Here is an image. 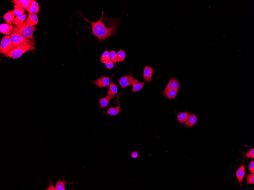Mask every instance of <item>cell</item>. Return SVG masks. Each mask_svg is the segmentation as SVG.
<instances>
[{"instance_id": "cell-1", "label": "cell", "mask_w": 254, "mask_h": 190, "mask_svg": "<svg viewBox=\"0 0 254 190\" xmlns=\"http://www.w3.org/2000/svg\"><path fill=\"white\" fill-rule=\"evenodd\" d=\"M103 14L104 12L102 11V16H101L100 19L96 22H91L88 21L82 15L86 22L91 24L92 25L91 34L94 35L100 42H103L108 38L115 34L117 32L118 29H119L122 22L120 19L118 18L109 19L107 17V22L109 25V27H107L105 24L102 22Z\"/></svg>"}, {"instance_id": "cell-2", "label": "cell", "mask_w": 254, "mask_h": 190, "mask_svg": "<svg viewBox=\"0 0 254 190\" xmlns=\"http://www.w3.org/2000/svg\"><path fill=\"white\" fill-rule=\"evenodd\" d=\"M35 26H32L28 23L27 20L20 24L15 26L13 34L20 35L28 39L34 40L35 37L33 35L35 31Z\"/></svg>"}, {"instance_id": "cell-3", "label": "cell", "mask_w": 254, "mask_h": 190, "mask_svg": "<svg viewBox=\"0 0 254 190\" xmlns=\"http://www.w3.org/2000/svg\"><path fill=\"white\" fill-rule=\"evenodd\" d=\"M36 50L35 46L30 45H22L15 48L4 56L6 57L13 59H18L20 58L25 53Z\"/></svg>"}, {"instance_id": "cell-4", "label": "cell", "mask_w": 254, "mask_h": 190, "mask_svg": "<svg viewBox=\"0 0 254 190\" xmlns=\"http://www.w3.org/2000/svg\"><path fill=\"white\" fill-rule=\"evenodd\" d=\"M15 48L10 35H5L2 38L0 45L1 54L5 55Z\"/></svg>"}, {"instance_id": "cell-5", "label": "cell", "mask_w": 254, "mask_h": 190, "mask_svg": "<svg viewBox=\"0 0 254 190\" xmlns=\"http://www.w3.org/2000/svg\"><path fill=\"white\" fill-rule=\"evenodd\" d=\"M10 36L16 47L24 45H30L33 46L35 45L34 40L26 39L22 36L13 33Z\"/></svg>"}, {"instance_id": "cell-6", "label": "cell", "mask_w": 254, "mask_h": 190, "mask_svg": "<svg viewBox=\"0 0 254 190\" xmlns=\"http://www.w3.org/2000/svg\"><path fill=\"white\" fill-rule=\"evenodd\" d=\"M134 80L133 76L131 73L127 75L123 76L117 81L120 86L123 89H125L132 85Z\"/></svg>"}, {"instance_id": "cell-7", "label": "cell", "mask_w": 254, "mask_h": 190, "mask_svg": "<svg viewBox=\"0 0 254 190\" xmlns=\"http://www.w3.org/2000/svg\"><path fill=\"white\" fill-rule=\"evenodd\" d=\"M91 82L100 89L105 88L110 84V77H103Z\"/></svg>"}, {"instance_id": "cell-8", "label": "cell", "mask_w": 254, "mask_h": 190, "mask_svg": "<svg viewBox=\"0 0 254 190\" xmlns=\"http://www.w3.org/2000/svg\"><path fill=\"white\" fill-rule=\"evenodd\" d=\"M154 71V69L150 66L147 65L145 66L144 69V73L143 74V76L145 81L149 82H152L153 73Z\"/></svg>"}, {"instance_id": "cell-9", "label": "cell", "mask_w": 254, "mask_h": 190, "mask_svg": "<svg viewBox=\"0 0 254 190\" xmlns=\"http://www.w3.org/2000/svg\"><path fill=\"white\" fill-rule=\"evenodd\" d=\"M29 14H37L40 12V9L39 4L34 0H31L30 2L26 9Z\"/></svg>"}, {"instance_id": "cell-10", "label": "cell", "mask_w": 254, "mask_h": 190, "mask_svg": "<svg viewBox=\"0 0 254 190\" xmlns=\"http://www.w3.org/2000/svg\"><path fill=\"white\" fill-rule=\"evenodd\" d=\"M118 96V98L116 100L118 103V105L117 106L115 107H110L106 112L105 114H106L111 115V116H117L118 115L121 111V107L120 105V102L119 101V97L120 96L121 94Z\"/></svg>"}, {"instance_id": "cell-11", "label": "cell", "mask_w": 254, "mask_h": 190, "mask_svg": "<svg viewBox=\"0 0 254 190\" xmlns=\"http://www.w3.org/2000/svg\"><path fill=\"white\" fill-rule=\"evenodd\" d=\"M14 28L12 24H1L0 25V32L6 35H10L13 32Z\"/></svg>"}, {"instance_id": "cell-12", "label": "cell", "mask_w": 254, "mask_h": 190, "mask_svg": "<svg viewBox=\"0 0 254 190\" xmlns=\"http://www.w3.org/2000/svg\"><path fill=\"white\" fill-rule=\"evenodd\" d=\"M180 85V82L178 80L171 76L165 89L179 90Z\"/></svg>"}, {"instance_id": "cell-13", "label": "cell", "mask_w": 254, "mask_h": 190, "mask_svg": "<svg viewBox=\"0 0 254 190\" xmlns=\"http://www.w3.org/2000/svg\"><path fill=\"white\" fill-rule=\"evenodd\" d=\"M179 90L175 89H164L163 91V96L170 100L175 99L177 97Z\"/></svg>"}, {"instance_id": "cell-14", "label": "cell", "mask_w": 254, "mask_h": 190, "mask_svg": "<svg viewBox=\"0 0 254 190\" xmlns=\"http://www.w3.org/2000/svg\"><path fill=\"white\" fill-rule=\"evenodd\" d=\"M197 117L195 114L191 113L190 116H189L188 119L184 125V126L187 127V128H191L193 127L197 121Z\"/></svg>"}, {"instance_id": "cell-15", "label": "cell", "mask_w": 254, "mask_h": 190, "mask_svg": "<svg viewBox=\"0 0 254 190\" xmlns=\"http://www.w3.org/2000/svg\"><path fill=\"white\" fill-rule=\"evenodd\" d=\"M145 82H139L138 80V79H134L133 82L132 88L131 92H137L140 91L143 88L145 85Z\"/></svg>"}, {"instance_id": "cell-16", "label": "cell", "mask_w": 254, "mask_h": 190, "mask_svg": "<svg viewBox=\"0 0 254 190\" xmlns=\"http://www.w3.org/2000/svg\"><path fill=\"white\" fill-rule=\"evenodd\" d=\"M15 16L14 10H11L6 12L3 16V18L6 23L11 24L15 18Z\"/></svg>"}, {"instance_id": "cell-17", "label": "cell", "mask_w": 254, "mask_h": 190, "mask_svg": "<svg viewBox=\"0 0 254 190\" xmlns=\"http://www.w3.org/2000/svg\"><path fill=\"white\" fill-rule=\"evenodd\" d=\"M245 175V167L244 166L243 163L242 166L237 170L236 173V177L238 180L239 183H241L243 182V180Z\"/></svg>"}, {"instance_id": "cell-18", "label": "cell", "mask_w": 254, "mask_h": 190, "mask_svg": "<svg viewBox=\"0 0 254 190\" xmlns=\"http://www.w3.org/2000/svg\"><path fill=\"white\" fill-rule=\"evenodd\" d=\"M27 20L28 23L32 26H35L38 24V18L36 14H29Z\"/></svg>"}, {"instance_id": "cell-19", "label": "cell", "mask_w": 254, "mask_h": 190, "mask_svg": "<svg viewBox=\"0 0 254 190\" xmlns=\"http://www.w3.org/2000/svg\"><path fill=\"white\" fill-rule=\"evenodd\" d=\"M114 98L113 97L108 95L103 98L99 99V100L100 105L99 107L102 109H104L107 107L108 106L110 101Z\"/></svg>"}, {"instance_id": "cell-20", "label": "cell", "mask_w": 254, "mask_h": 190, "mask_svg": "<svg viewBox=\"0 0 254 190\" xmlns=\"http://www.w3.org/2000/svg\"><path fill=\"white\" fill-rule=\"evenodd\" d=\"M190 115L189 112L187 111L177 114L178 121L181 124L185 123L188 119Z\"/></svg>"}, {"instance_id": "cell-21", "label": "cell", "mask_w": 254, "mask_h": 190, "mask_svg": "<svg viewBox=\"0 0 254 190\" xmlns=\"http://www.w3.org/2000/svg\"><path fill=\"white\" fill-rule=\"evenodd\" d=\"M117 93L118 89L117 85L112 81H111L110 84L109 90L107 92V95L113 97Z\"/></svg>"}, {"instance_id": "cell-22", "label": "cell", "mask_w": 254, "mask_h": 190, "mask_svg": "<svg viewBox=\"0 0 254 190\" xmlns=\"http://www.w3.org/2000/svg\"><path fill=\"white\" fill-rule=\"evenodd\" d=\"M26 17H27V15L26 14L16 16L15 18L14 22H13V25L15 26H16L22 23L27 19H26Z\"/></svg>"}, {"instance_id": "cell-23", "label": "cell", "mask_w": 254, "mask_h": 190, "mask_svg": "<svg viewBox=\"0 0 254 190\" xmlns=\"http://www.w3.org/2000/svg\"><path fill=\"white\" fill-rule=\"evenodd\" d=\"M58 181L56 183V190H66L65 186L67 184L68 182L63 180L61 181V179L57 178Z\"/></svg>"}, {"instance_id": "cell-24", "label": "cell", "mask_w": 254, "mask_h": 190, "mask_svg": "<svg viewBox=\"0 0 254 190\" xmlns=\"http://www.w3.org/2000/svg\"><path fill=\"white\" fill-rule=\"evenodd\" d=\"M14 10L15 17L24 14L25 11V9L21 7V6L15 5H14Z\"/></svg>"}, {"instance_id": "cell-25", "label": "cell", "mask_w": 254, "mask_h": 190, "mask_svg": "<svg viewBox=\"0 0 254 190\" xmlns=\"http://www.w3.org/2000/svg\"><path fill=\"white\" fill-rule=\"evenodd\" d=\"M117 53L118 56L117 62L119 63L121 62H124V59L126 57L125 52L123 51L122 49H121Z\"/></svg>"}, {"instance_id": "cell-26", "label": "cell", "mask_w": 254, "mask_h": 190, "mask_svg": "<svg viewBox=\"0 0 254 190\" xmlns=\"http://www.w3.org/2000/svg\"><path fill=\"white\" fill-rule=\"evenodd\" d=\"M101 62L102 63L110 59V52L108 51H105L101 56Z\"/></svg>"}, {"instance_id": "cell-27", "label": "cell", "mask_w": 254, "mask_h": 190, "mask_svg": "<svg viewBox=\"0 0 254 190\" xmlns=\"http://www.w3.org/2000/svg\"><path fill=\"white\" fill-rule=\"evenodd\" d=\"M110 59L114 64H115L117 62V53L116 51L114 50H112L110 51Z\"/></svg>"}, {"instance_id": "cell-28", "label": "cell", "mask_w": 254, "mask_h": 190, "mask_svg": "<svg viewBox=\"0 0 254 190\" xmlns=\"http://www.w3.org/2000/svg\"><path fill=\"white\" fill-rule=\"evenodd\" d=\"M246 184H254V174L252 173L246 176Z\"/></svg>"}, {"instance_id": "cell-29", "label": "cell", "mask_w": 254, "mask_h": 190, "mask_svg": "<svg viewBox=\"0 0 254 190\" xmlns=\"http://www.w3.org/2000/svg\"><path fill=\"white\" fill-rule=\"evenodd\" d=\"M102 63L105 64L106 67L108 69H112L114 67V64L110 59L109 60L104 61Z\"/></svg>"}, {"instance_id": "cell-30", "label": "cell", "mask_w": 254, "mask_h": 190, "mask_svg": "<svg viewBox=\"0 0 254 190\" xmlns=\"http://www.w3.org/2000/svg\"><path fill=\"white\" fill-rule=\"evenodd\" d=\"M244 156L245 157L253 159L254 158V149L252 148L249 151L244 155Z\"/></svg>"}, {"instance_id": "cell-31", "label": "cell", "mask_w": 254, "mask_h": 190, "mask_svg": "<svg viewBox=\"0 0 254 190\" xmlns=\"http://www.w3.org/2000/svg\"><path fill=\"white\" fill-rule=\"evenodd\" d=\"M24 0H13L11 1V2H12L13 4L15 5H17V6H22L23 2H24Z\"/></svg>"}, {"instance_id": "cell-32", "label": "cell", "mask_w": 254, "mask_h": 190, "mask_svg": "<svg viewBox=\"0 0 254 190\" xmlns=\"http://www.w3.org/2000/svg\"><path fill=\"white\" fill-rule=\"evenodd\" d=\"M248 168L250 172L254 174V161L253 159L250 162Z\"/></svg>"}, {"instance_id": "cell-33", "label": "cell", "mask_w": 254, "mask_h": 190, "mask_svg": "<svg viewBox=\"0 0 254 190\" xmlns=\"http://www.w3.org/2000/svg\"><path fill=\"white\" fill-rule=\"evenodd\" d=\"M31 0H24V2H23L21 7L25 9H26V8L28 7L30 2Z\"/></svg>"}, {"instance_id": "cell-34", "label": "cell", "mask_w": 254, "mask_h": 190, "mask_svg": "<svg viewBox=\"0 0 254 190\" xmlns=\"http://www.w3.org/2000/svg\"><path fill=\"white\" fill-rule=\"evenodd\" d=\"M131 157L134 159H137L139 156L138 151H132L131 155Z\"/></svg>"}, {"instance_id": "cell-35", "label": "cell", "mask_w": 254, "mask_h": 190, "mask_svg": "<svg viewBox=\"0 0 254 190\" xmlns=\"http://www.w3.org/2000/svg\"><path fill=\"white\" fill-rule=\"evenodd\" d=\"M50 182L49 183V186L47 189H46V190H56V188L54 187L53 185L52 181H51V178H50Z\"/></svg>"}]
</instances>
